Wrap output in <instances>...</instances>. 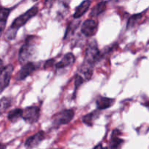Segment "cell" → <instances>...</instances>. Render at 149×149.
I'll list each match as a JSON object with an SVG mask.
<instances>
[{
  "label": "cell",
  "mask_w": 149,
  "mask_h": 149,
  "mask_svg": "<svg viewBox=\"0 0 149 149\" xmlns=\"http://www.w3.org/2000/svg\"><path fill=\"white\" fill-rule=\"evenodd\" d=\"M39 11V9L36 6L31 7L30 10H29L28 11H26V13L22 14L21 15H20L19 17H17V18H15L14 20V21L12 23L11 26L9 29V30L7 31V37L8 39H15L16 36V33H17V30L20 29L21 26H23V25L26 24L28 21H29L30 19H31L32 17H34L36 14L38 13Z\"/></svg>",
  "instance_id": "cell-1"
},
{
  "label": "cell",
  "mask_w": 149,
  "mask_h": 149,
  "mask_svg": "<svg viewBox=\"0 0 149 149\" xmlns=\"http://www.w3.org/2000/svg\"><path fill=\"white\" fill-rule=\"evenodd\" d=\"M75 62V57H74V54L69 52L67 53L63 57L62 60L58 63L55 65V67L58 69H61V68H65L66 67L71 66V65L74 63Z\"/></svg>",
  "instance_id": "cell-10"
},
{
  "label": "cell",
  "mask_w": 149,
  "mask_h": 149,
  "mask_svg": "<svg viewBox=\"0 0 149 149\" xmlns=\"http://www.w3.org/2000/svg\"><path fill=\"white\" fill-rule=\"evenodd\" d=\"M23 110L21 109H15L10 111L7 115V119L12 122H16L19 119L23 117Z\"/></svg>",
  "instance_id": "cell-16"
},
{
  "label": "cell",
  "mask_w": 149,
  "mask_h": 149,
  "mask_svg": "<svg viewBox=\"0 0 149 149\" xmlns=\"http://www.w3.org/2000/svg\"><path fill=\"white\" fill-rule=\"evenodd\" d=\"M115 100L107 97H99L96 100L97 110H103L111 107L114 103Z\"/></svg>",
  "instance_id": "cell-11"
},
{
  "label": "cell",
  "mask_w": 149,
  "mask_h": 149,
  "mask_svg": "<svg viewBox=\"0 0 149 149\" xmlns=\"http://www.w3.org/2000/svg\"><path fill=\"white\" fill-rule=\"evenodd\" d=\"M35 70H36V65H35V64L33 63H26L20 68V71H18V73H17L15 77V79L17 80V81L24 80L29 76H30Z\"/></svg>",
  "instance_id": "cell-9"
},
{
  "label": "cell",
  "mask_w": 149,
  "mask_h": 149,
  "mask_svg": "<svg viewBox=\"0 0 149 149\" xmlns=\"http://www.w3.org/2000/svg\"><path fill=\"white\" fill-rule=\"evenodd\" d=\"M54 62H55V60L54 59H50L47 61L45 64V68H49V67H51L54 64Z\"/></svg>",
  "instance_id": "cell-22"
},
{
  "label": "cell",
  "mask_w": 149,
  "mask_h": 149,
  "mask_svg": "<svg viewBox=\"0 0 149 149\" xmlns=\"http://www.w3.org/2000/svg\"><path fill=\"white\" fill-rule=\"evenodd\" d=\"M45 132L43 131H39L26 139V142H25V147L27 148H36L45 140Z\"/></svg>",
  "instance_id": "cell-8"
},
{
  "label": "cell",
  "mask_w": 149,
  "mask_h": 149,
  "mask_svg": "<svg viewBox=\"0 0 149 149\" xmlns=\"http://www.w3.org/2000/svg\"><path fill=\"white\" fill-rule=\"evenodd\" d=\"M141 17H142V14H135L131 16L127 23V29H130L133 28L137 24V23L141 20Z\"/></svg>",
  "instance_id": "cell-19"
},
{
  "label": "cell",
  "mask_w": 149,
  "mask_h": 149,
  "mask_svg": "<svg viewBox=\"0 0 149 149\" xmlns=\"http://www.w3.org/2000/svg\"><path fill=\"white\" fill-rule=\"evenodd\" d=\"M95 148H102V146L101 145L97 146H95Z\"/></svg>",
  "instance_id": "cell-28"
},
{
  "label": "cell",
  "mask_w": 149,
  "mask_h": 149,
  "mask_svg": "<svg viewBox=\"0 0 149 149\" xmlns=\"http://www.w3.org/2000/svg\"><path fill=\"white\" fill-rule=\"evenodd\" d=\"M40 117V109L37 106H30L23 110V119L27 123L32 125L38 122Z\"/></svg>",
  "instance_id": "cell-5"
},
{
  "label": "cell",
  "mask_w": 149,
  "mask_h": 149,
  "mask_svg": "<svg viewBox=\"0 0 149 149\" xmlns=\"http://www.w3.org/2000/svg\"><path fill=\"white\" fill-rule=\"evenodd\" d=\"M106 9V2L103 1L99 2L98 4H96L92 10L91 13H90V15L92 17H97V16L100 15V14L103 13Z\"/></svg>",
  "instance_id": "cell-15"
},
{
  "label": "cell",
  "mask_w": 149,
  "mask_h": 149,
  "mask_svg": "<svg viewBox=\"0 0 149 149\" xmlns=\"http://www.w3.org/2000/svg\"><path fill=\"white\" fill-rule=\"evenodd\" d=\"M11 10V9L10 8L0 7V23H7V20Z\"/></svg>",
  "instance_id": "cell-20"
},
{
  "label": "cell",
  "mask_w": 149,
  "mask_h": 149,
  "mask_svg": "<svg viewBox=\"0 0 149 149\" xmlns=\"http://www.w3.org/2000/svg\"><path fill=\"white\" fill-rule=\"evenodd\" d=\"M54 1H55V0H45V6H47V7H50V6L53 4Z\"/></svg>",
  "instance_id": "cell-24"
},
{
  "label": "cell",
  "mask_w": 149,
  "mask_h": 149,
  "mask_svg": "<svg viewBox=\"0 0 149 149\" xmlns=\"http://www.w3.org/2000/svg\"><path fill=\"white\" fill-rule=\"evenodd\" d=\"M4 68H5V66L4 65V63H3L2 60L0 59V74L3 72Z\"/></svg>",
  "instance_id": "cell-25"
},
{
  "label": "cell",
  "mask_w": 149,
  "mask_h": 149,
  "mask_svg": "<svg viewBox=\"0 0 149 149\" xmlns=\"http://www.w3.org/2000/svg\"><path fill=\"white\" fill-rule=\"evenodd\" d=\"M80 24L79 20H74V21H72L70 23V24L68 25V28H67L66 32H65V37L64 39H67V38L70 37L73 33L75 32V31L77 30V28L79 27Z\"/></svg>",
  "instance_id": "cell-18"
},
{
  "label": "cell",
  "mask_w": 149,
  "mask_h": 149,
  "mask_svg": "<svg viewBox=\"0 0 149 149\" xmlns=\"http://www.w3.org/2000/svg\"><path fill=\"white\" fill-rule=\"evenodd\" d=\"M36 40L37 37L33 35L26 37L25 43L19 51L18 61L20 63H26L33 58L34 52L36 49Z\"/></svg>",
  "instance_id": "cell-2"
},
{
  "label": "cell",
  "mask_w": 149,
  "mask_h": 149,
  "mask_svg": "<svg viewBox=\"0 0 149 149\" xmlns=\"http://www.w3.org/2000/svg\"><path fill=\"white\" fill-rule=\"evenodd\" d=\"M13 71L14 67L13 65L10 64L5 66L3 72L0 74V94L4 91V89L8 87Z\"/></svg>",
  "instance_id": "cell-7"
},
{
  "label": "cell",
  "mask_w": 149,
  "mask_h": 149,
  "mask_svg": "<svg viewBox=\"0 0 149 149\" xmlns=\"http://www.w3.org/2000/svg\"><path fill=\"white\" fill-rule=\"evenodd\" d=\"M143 106H145L146 107H147L149 109V102H146V103H144Z\"/></svg>",
  "instance_id": "cell-26"
},
{
  "label": "cell",
  "mask_w": 149,
  "mask_h": 149,
  "mask_svg": "<svg viewBox=\"0 0 149 149\" xmlns=\"http://www.w3.org/2000/svg\"><path fill=\"white\" fill-rule=\"evenodd\" d=\"M121 135V132L119 130H114L112 132L111 135V141L109 147L111 148H117L122 146V143H124V141L119 138V135Z\"/></svg>",
  "instance_id": "cell-13"
},
{
  "label": "cell",
  "mask_w": 149,
  "mask_h": 149,
  "mask_svg": "<svg viewBox=\"0 0 149 149\" xmlns=\"http://www.w3.org/2000/svg\"><path fill=\"white\" fill-rule=\"evenodd\" d=\"M13 103V99L11 97H4L0 99V116L5 112Z\"/></svg>",
  "instance_id": "cell-17"
},
{
  "label": "cell",
  "mask_w": 149,
  "mask_h": 149,
  "mask_svg": "<svg viewBox=\"0 0 149 149\" xmlns=\"http://www.w3.org/2000/svg\"><path fill=\"white\" fill-rule=\"evenodd\" d=\"M91 5V1L90 0H84L81 3L78 7L76 8L75 13L74 14V17L75 19H78L81 17L87 10L90 8Z\"/></svg>",
  "instance_id": "cell-12"
},
{
  "label": "cell",
  "mask_w": 149,
  "mask_h": 149,
  "mask_svg": "<svg viewBox=\"0 0 149 149\" xmlns=\"http://www.w3.org/2000/svg\"><path fill=\"white\" fill-rule=\"evenodd\" d=\"M6 148L5 146H4V145H2L1 143H0V148Z\"/></svg>",
  "instance_id": "cell-27"
},
{
  "label": "cell",
  "mask_w": 149,
  "mask_h": 149,
  "mask_svg": "<svg viewBox=\"0 0 149 149\" xmlns=\"http://www.w3.org/2000/svg\"><path fill=\"white\" fill-rule=\"evenodd\" d=\"M83 82H84V79H82V77L80 75H79V74L76 75L75 83H74V84H75V90H74V93L77 91V90L79 88V87Z\"/></svg>",
  "instance_id": "cell-21"
},
{
  "label": "cell",
  "mask_w": 149,
  "mask_h": 149,
  "mask_svg": "<svg viewBox=\"0 0 149 149\" xmlns=\"http://www.w3.org/2000/svg\"><path fill=\"white\" fill-rule=\"evenodd\" d=\"M5 26H6V23H0V37H1V34H2L3 31L4 30Z\"/></svg>",
  "instance_id": "cell-23"
},
{
  "label": "cell",
  "mask_w": 149,
  "mask_h": 149,
  "mask_svg": "<svg viewBox=\"0 0 149 149\" xmlns=\"http://www.w3.org/2000/svg\"><path fill=\"white\" fill-rule=\"evenodd\" d=\"M99 115H100V112L99 111L95 110L93 111L91 113L86 114L85 116H83L82 118V122L83 123L85 124L86 125L89 127H92L95 121L98 118Z\"/></svg>",
  "instance_id": "cell-14"
},
{
  "label": "cell",
  "mask_w": 149,
  "mask_h": 149,
  "mask_svg": "<svg viewBox=\"0 0 149 149\" xmlns=\"http://www.w3.org/2000/svg\"><path fill=\"white\" fill-rule=\"evenodd\" d=\"M74 116V111L72 109H65L56 113L52 117V125L55 127L63 125H67L73 119Z\"/></svg>",
  "instance_id": "cell-4"
},
{
  "label": "cell",
  "mask_w": 149,
  "mask_h": 149,
  "mask_svg": "<svg viewBox=\"0 0 149 149\" xmlns=\"http://www.w3.org/2000/svg\"><path fill=\"white\" fill-rule=\"evenodd\" d=\"M101 59V54L97 47L96 41L93 40L87 45L85 51V58L84 62L94 66Z\"/></svg>",
  "instance_id": "cell-3"
},
{
  "label": "cell",
  "mask_w": 149,
  "mask_h": 149,
  "mask_svg": "<svg viewBox=\"0 0 149 149\" xmlns=\"http://www.w3.org/2000/svg\"><path fill=\"white\" fill-rule=\"evenodd\" d=\"M98 29V23L96 20L89 19L83 23L81 28V31L87 37L94 36Z\"/></svg>",
  "instance_id": "cell-6"
}]
</instances>
